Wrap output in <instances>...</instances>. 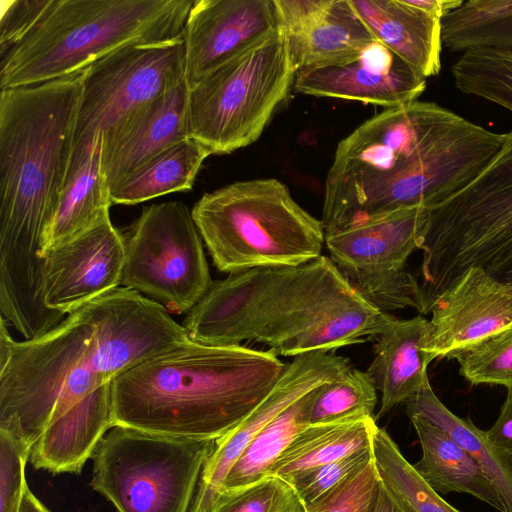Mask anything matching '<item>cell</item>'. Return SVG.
<instances>
[{
  "instance_id": "1",
  "label": "cell",
  "mask_w": 512,
  "mask_h": 512,
  "mask_svg": "<svg viewBox=\"0 0 512 512\" xmlns=\"http://www.w3.org/2000/svg\"><path fill=\"white\" fill-rule=\"evenodd\" d=\"M503 142L504 133L434 102L384 109L337 145L324 185L325 237L442 203L473 181Z\"/></svg>"
},
{
  "instance_id": "2",
  "label": "cell",
  "mask_w": 512,
  "mask_h": 512,
  "mask_svg": "<svg viewBox=\"0 0 512 512\" xmlns=\"http://www.w3.org/2000/svg\"><path fill=\"white\" fill-rule=\"evenodd\" d=\"M83 70L0 93V311L14 328L55 318L43 297V244L64 187Z\"/></svg>"
},
{
  "instance_id": "3",
  "label": "cell",
  "mask_w": 512,
  "mask_h": 512,
  "mask_svg": "<svg viewBox=\"0 0 512 512\" xmlns=\"http://www.w3.org/2000/svg\"><path fill=\"white\" fill-rule=\"evenodd\" d=\"M389 314L367 302L327 256L255 268L213 281L183 322L210 346L256 341L276 355L332 352L380 333Z\"/></svg>"
},
{
  "instance_id": "4",
  "label": "cell",
  "mask_w": 512,
  "mask_h": 512,
  "mask_svg": "<svg viewBox=\"0 0 512 512\" xmlns=\"http://www.w3.org/2000/svg\"><path fill=\"white\" fill-rule=\"evenodd\" d=\"M286 365L271 350L189 339L112 380L114 425L217 440L264 400Z\"/></svg>"
},
{
  "instance_id": "5",
  "label": "cell",
  "mask_w": 512,
  "mask_h": 512,
  "mask_svg": "<svg viewBox=\"0 0 512 512\" xmlns=\"http://www.w3.org/2000/svg\"><path fill=\"white\" fill-rule=\"evenodd\" d=\"M117 373L99 342L90 302L49 332L16 341L0 321V430L32 445Z\"/></svg>"
},
{
  "instance_id": "6",
  "label": "cell",
  "mask_w": 512,
  "mask_h": 512,
  "mask_svg": "<svg viewBox=\"0 0 512 512\" xmlns=\"http://www.w3.org/2000/svg\"><path fill=\"white\" fill-rule=\"evenodd\" d=\"M193 0H54L0 61V88L78 73L125 46L180 36Z\"/></svg>"
},
{
  "instance_id": "7",
  "label": "cell",
  "mask_w": 512,
  "mask_h": 512,
  "mask_svg": "<svg viewBox=\"0 0 512 512\" xmlns=\"http://www.w3.org/2000/svg\"><path fill=\"white\" fill-rule=\"evenodd\" d=\"M191 212L214 265L229 274L298 266L320 257L325 245L322 221L275 178L207 192Z\"/></svg>"
},
{
  "instance_id": "8",
  "label": "cell",
  "mask_w": 512,
  "mask_h": 512,
  "mask_svg": "<svg viewBox=\"0 0 512 512\" xmlns=\"http://www.w3.org/2000/svg\"><path fill=\"white\" fill-rule=\"evenodd\" d=\"M420 249L424 315L468 269H488L512 257V130L473 181L429 209Z\"/></svg>"
},
{
  "instance_id": "9",
  "label": "cell",
  "mask_w": 512,
  "mask_h": 512,
  "mask_svg": "<svg viewBox=\"0 0 512 512\" xmlns=\"http://www.w3.org/2000/svg\"><path fill=\"white\" fill-rule=\"evenodd\" d=\"M286 32L273 34L189 87L188 137L211 154H229L257 141L293 87Z\"/></svg>"
},
{
  "instance_id": "10",
  "label": "cell",
  "mask_w": 512,
  "mask_h": 512,
  "mask_svg": "<svg viewBox=\"0 0 512 512\" xmlns=\"http://www.w3.org/2000/svg\"><path fill=\"white\" fill-rule=\"evenodd\" d=\"M215 445L114 425L92 454L90 486L118 512H189Z\"/></svg>"
},
{
  "instance_id": "11",
  "label": "cell",
  "mask_w": 512,
  "mask_h": 512,
  "mask_svg": "<svg viewBox=\"0 0 512 512\" xmlns=\"http://www.w3.org/2000/svg\"><path fill=\"white\" fill-rule=\"evenodd\" d=\"M202 241L185 203L144 208L125 239L120 287L155 301L170 314L188 313L213 282Z\"/></svg>"
},
{
  "instance_id": "12",
  "label": "cell",
  "mask_w": 512,
  "mask_h": 512,
  "mask_svg": "<svg viewBox=\"0 0 512 512\" xmlns=\"http://www.w3.org/2000/svg\"><path fill=\"white\" fill-rule=\"evenodd\" d=\"M184 80L183 33L169 40L125 46L85 68L67 175L98 133H109Z\"/></svg>"
},
{
  "instance_id": "13",
  "label": "cell",
  "mask_w": 512,
  "mask_h": 512,
  "mask_svg": "<svg viewBox=\"0 0 512 512\" xmlns=\"http://www.w3.org/2000/svg\"><path fill=\"white\" fill-rule=\"evenodd\" d=\"M429 209L415 206L325 237L332 262L346 281L383 313L414 308L423 315L420 284L406 269L420 249Z\"/></svg>"
},
{
  "instance_id": "14",
  "label": "cell",
  "mask_w": 512,
  "mask_h": 512,
  "mask_svg": "<svg viewBox=\"0 0 512 512\" xmlns=\"http://www.w3.org/2000/svg\"><path fill=\"white\" fill-rule=\"evenodd\" d=\"M296 92L398 107L418 100L426 78L378 40L344 57L296 71Z\"/></svg>"
},
{
  "instance_id": "15",
  "label": "cell",
  "mask_w": 512,
  "mask_h": 512,
  "mask_svg": "<svg viewBox=\"0 0 512 512\" xmlns=\"http://www.w3.org/2000/svg\"><path fill=\"white\" fill-rule=\"evenodd\" d=\"M351 368L348 358L312 351L293 357L264 400L232 431L216 440L206 460L189 512H210L223 482L257 433L274 417L320 385Z\"/></svg>"
},
{
  "instance_id": "16",
  "label": "cell",
  "mask_w": 512,
  "mask_h": 512,
  "mask_svg": "<svg viewBox=\"0 0 512 512\" xmlns=\"http://www.w3.org/2000/svg\"><path fill=\"white\" fill-rule=\"evenodd\" d=\"M423 350L431 360L454 359L512 324V284L473 267L432 303Z\"/></svg>"
},
{
  "instance_id": "17",
  "label": "cell",
  "mask_w": 512,
  "mask_h": 512,
  "mask_svg": "<svg viewBox=\"0 0 512 512\" xmlns=\"http://www.w3.org/2000/svg\"><path fill=\"white\" fill-rule=\"evenodd\" d=\"M46 306L64 316L120 287L125 239L110 216L42 254Z\"/></svg>"
},
{
  "instance_id": "18",
  "label": "cell",
  "mask_w": 512,
  "mask_h": 512,
  "mask_svg": "<svg viewBox=\"0 0 512 512\" xmlns=\"http://www.w3.org/2000/svg\"><path fill=\"white\" fill-rule=\"evenodd\" d=\"M279 28L274 0H196L184 31L191 87Z\"/></svg>"
},
{
  "instance_id": "19",
  "label": "cell",
  "mask_w": 512,
  "mask_h": 512,
  "mask_svg": "<svg viewBox=\"0 0 512 512\" xmlns=\"http://www.w3.org/2000/svg\"><path fill=\"white\" fill-rule=\"evenodd\" d=\"M186 80L102 135V167L110 187L149 159L188 138Z\"/></svg>"
},
{
  "instance_id": "20",
  "label": "cell",
  "mask_w": 512,
  "mask_h": 512,
  "mask_svg": "<svg viewBox=\"0 0 512 512\" xmlns=\"http://www.w3.org/2000/svg\"><path fill=\"white\" fill-rule=\"evenodd\" d=\"M373 37L424 78L441 70L442 24L406 0H348Z\"/></svg>"
},
{
  "instance_id": "21",
  "label": "cell",
  "mask_w": 512,
  "mask_h": 512,
  "mask_svg": "<svg viewBox=\"0 0 512 512\" xmlns=\"http://www.w3.org/2000/svg\"><path fill=\"white\" fill-rule=\"evenodd\" d=\"M427 323L422 315L405 320L389 315L375 336L374 359L366 371L382 394L375 420L405 403L428 379L431 360L423 350Z\"/></svg>"
},
{
  "instance_id": "22",
  "label": "cell",
  "mask_w": 512,
  "mask_h": 512,
  "mask_svg": "<svg viewBox=\"0 0 512 512\" xmlns=\"http://www.w3.org/2000/svg\"><path fill=\"white\" fill-rule=\"evenodd\" d=\"M102 147V133H98L67 175L45 235L42 254L74 239L109 215L112 201L103 173Z\"/></svg>"
},
{
  "instance_id": "23",
  "label": "cell",
  "mask_w": 512,
  "mask_h": 512,
  "mask_svg": "<svg viewBox=\"0 0 512 512\" xmlns=\"http://www.w3.org/2000/svg\"><path fill=\"white\" fill-rule=\"evenodd\" d=\"M409 418L418 435L422 456L413 465L439 494L466 493L506 512L499 493L472 457L444 430L420 414Z\"/></svg>"
},
{
  "instance_id": "24",
  "label": "cell",
  "mask_w": 512,
  "mask_h": 512,
  "mask_svg": "<svg viewBox=\"0 0 512 512\" xmlns=\"http://www.w3.org/2000/svg\"><path fill=\"white\" fill-rule=\"evenodd\" d=\"M407 415L420 414L444 430L477 463L500 495L506 512H512V456L497 448L486 431L451 412L436 396L429 379L405 403Z\"/></svg>"
},
{
  "instance_id": "25",
  "label": "cell",
  "mask_w": 512,
  "mask_h": 512,
  "mask_svg": "<svg viewBox=\"0 0 512 512\" xmlns=\"http://www.w3.org/2000/svg\"><path fill=\"white\" fill-rule=\"evenodd\" d=\"M375 417L351 418L306 427L273 464L267 476H294L371 448Z\"/></svg>"
},
{
  "instance_id": "26",
  "label": "cell",
  "mask_w": 512,
  "mask_h": 512,
  "mask_svg": "<svg viewBox=\"0 0 512 512\" xmlns=\"http://www.w3.org/2000/svg\"><path fill=\"white\" fill-rule=\"evenodd\" d=\"M210 151L186 138L161 151L110 189L112 204L134 205L190 190Z\"/></svg>"
},
{
  "instance_id": "27",
  "label": "cell",
  "mask_w": 512,
  "mask_h": 512,
  "mask_svg": "<svg viewBox=\"0 0 512 512\" xmlns=\"http://www.w3.org/2000/svg\"><path fill=\"white\" fill-rule=\"evenodd\" d=\"M287 37L296 71L344 57L375 40L348 0H332L311 27Z\"/></svg>"
},
{
  "instance_id": "28",
  "label": "cell",
  "mask_w": 512,
  "mask_h": 512,
  "mask_svg": "<svg viewBox=\"0 0 512 512\" xmlns=\"http://www.w3.org/2000/svg\"><path fill=\"white\" fill-rule=\"evenodd\" d=\"M319 387L306 393L257 433L228 473L221 491L249 485L268 475L278 457L310 425V411Z\"/></svg>"
},
{
  "instance_id": "29",
  "label": "cell",
  "mask_w": 512,
  "mask_h": 512,
  "mask_svg": "<svg viewBox=\"0 0 512 512\" xmlns=\"http://www.w3.org/2000/svg\"><path fill=\"white\" fill-rule=\"evenodd\" d=\"M442 42L451 51L512 50V0H469L441 20Z\"/></svg>"
},
{
  "instance_id": "30",
  "label": "cell",
  "mask_w": 512,
  "mask_h": 512,
  "mask_svg": "<svg viewBox=\"0 0 512 512\" xmlns=\"http://www.w3.org/2000/svg\"><path fill=\"white\" fill-rule=\"evenodd\" d=\"M371 452L379 480L410 512H461L420 476L389 434L378 426L372 434Z\"/></svg>"
},
{
  "instance_id": "31",
  "label": "cell",
  "mask_w": 512,
  "mask_h": 512,
  "mask_svg": "<svg viewBox=\"0 0 512 512\" xmlns=\"http://www.w3.org/2000/svg\"><path fill=\"white\" fill-rule=\"evenodd\" d=\"M456 88L512 113V50L480 48L462 53L452 66Z\"/></svg>"
},
{
  "instance_id": "32",
  "label": "cell",
  "mask_w": 512,
  "mask_h": 512,
  "mask_svg": "<svg viewBox=\"0 0 512 512\" xmlns=\"http://www.w3.org/2000/svg\"><path fill=\"white\" fill-rule=\"evenodd\" d=\"M376 387L366 372L350 368L322 384L311 407L309 423L323 424L351 418L374 417Z\"/></svg>"
},
{
  "instance_id": "33",
  "label": "cell",
  "mask_w": 512,
  "mask_h": 512,
  "mask_svg": "<svg viewBox=\"0 0 512 512\" xmlns=\"http://www.w3.org/2000/svg\"><path fill=\"white\" fill-rule=\"evenodd\" d=\"M210 512H307V508L290 482L266 476L249 485L221 491Z\"/></svg>"
},
{
  "instance_id": "34",
  "label": "cell",
  "mask_w": 512,
  "mask_h": 512,
  "mask_svg": "<svg viewBox=\"0 0 512 512\" xmlns=\"http://www.w3.org/2000/svg\"><path fill=\"white\" fill-rule=\"evenodd\" d=\"M459 373L472 385L512 388V324L457 354Z\"/></svg>"
},
{
  "instance_id": "35",
  "label": "cell",
  "mask_w": 512,
  "mask_h": 512,
  "mask_svg": "<svg viewBox=\"0 0 512 512\" xmlns=\"http://www.w3.org/2000/svg\"><path fill=\"white\" fill-rule=\"evenodd\" d=\"M372 460L371 448L363 449L336 461L302 472L290 482L309 506L322 499Z\"/></svg>"
},
{
  "instance_id": "36",
  "label": "cell",
  "mask_w": 512,
  "mask_h": 512,
  "mask_svg": "<svg viewBox=\"0 0 512 512\" xmlns=\"http://www.w3.org/2000/svg\"><path fill=\"white\" fill-rule=\"evenodd\" d=\"M31 445L0 430V512H19L26 490L25 466Z\"/></svg>"
},
{
  "instance_id": "37",
  "label": "cell",
  "mask_w": 512,
  "mask_h": 512,
  "mask_svg": "<svg viewBox=\"0 0 512 512\" xmlns=\"http://www.w3.org/2000/svg\"><path fill=\"white\" fill-rule=\"evenodd\" d=\"M378 481L371 460L322 499L307 506V512H369Z\"/></svg>"
},
{
  "instance_id": "38",
  "label": "cell",
  "mask_w": 512,
  "mask_h": 512,
  "mask_svg": "<svg viewBox=\"0 0 512 512\" xmlns=\"http://www.w3.org/2000/svg\"><path fill=\"white\" fill-rule=\"evenodd\" d=\"M54 0L6 2L0 20V58L17 46L39 23Z\"/></svg>"
},
{
  "instance_id": "39",
  "label": "cell",
  "mask_w": 512,
  "mask_h": 512,
  "mask_svg": "<svg viewBox=\"0 0 512 512\" xmlns=\"http://www.w3.org/2000/svg\"><path fill=\"white\" fill-rule=\"evenodd\" d=\"M279 27L287 36L311 27L328 9L332 0H274Z\"/></svg>"
},
{
  "instance_id": "40",
  "label": "cell",
  "mask_w": 512,
  "mask_h": 512,
  "mask_svg": "<svg viewBox=\"0 0 512 512\" xmlns=\"http://www.w3.org/2000/svg\"><path fill=\"white\" fill-rule=\"evenodd\" d=\"M486 433L497 448L512 456V388L507 389L506 400L500 414Z\"/></svg>"
},
{
  "instance_id": "41",
  "label": "cell",
  "mask_w": 512,
  "mask_h": 512,
  "mask_svg": "<svg viewBox=\"0 0 512 512\" xmlns=\"http://www.w3.org/2000/svg\"><path fill=\"white\" fill-rule=\"evenodd\" d=\"M379 479V478H378ZM369 512H410L409 509L379 480Z\"/></svg>"
},
{
  "instance_id": "42",
  "label": "cell",
  "mask_w": 512,
  "mask_h": 512,
  "mask_svg": "<svg viewBox=\"0 0 512 512\" xmlns=\"http://www.w3.org/2000/svg\"><path fill=\"white\" fill-rule=\"evenodd\" d=\"M406 2L434 17L443 19L463 4L462 0H406Z\"/></svg>"
},
{
  "instance_id": "43",
  "label": "cell",
  "mask_w": 512,
  "mask_h": 512,
  "mask_svg": "<svg viewBox=\"0 0 512 512\" xmlns=\"http://www.w3.org/2000/svg\"><path fill=\"white\" fill-rule=\"evenodd\" d=\"M19 512H50L27 487L19 508Z\"/></svg>"
},
{
  "instance_id": "44",
  "label": "cell",
  "mask_w": 512,
  "mask_h": 512,
  "mask_svg": "<svg viewBox=\"0 0 512 512\" xmlns=\"http://www.w3.org/2000/svg\"><path fill=\"white\" fill-rule=\"evenodd\" d=\"M486 270L498 280L512 284V257Z\"/></svg>"
}]
</instances>
